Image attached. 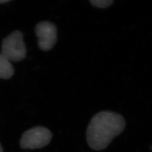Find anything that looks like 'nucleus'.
<instances>
[{"label":"nucleus","mask_w":152,"mask_h":152,"mask_svg":"<svg viewBox=\"0 0 152 152\" xmlns=\"http://www.w3.org/2000/svg\"><path fill=\"white\" fill-rule=\"evenodd\" d=\"M0 152H4V151H3V148H2V146H1V144H0Z\"/></svg>","instance_id":"6e6552de"},{"label":"nucleus","mask_w":152,"mask_h":152,"mask_svg":"<svg viewBox=\"0 0 152 152\" xmlns=\"http://www.w3.org/2000/svg\"><path fill=\"white\" fill-rule=\"evenodd\" d=\"M8 2H10V0H0V4H4Z\"/></svg>","instance_id":"0eeeda50"},{"label":"nucleus","mask_w":152,"mask_h":152,"mask_svg":"<svg viewBox=\"0 0 152 152\" xmlns=\"http://www.w3.org/2000/svg\"><path fill=\"white\" fill-rule=\"evenodd\" d=\"M51 138L52 133L48 129L42 126H36L23 134L20 145L23 149L42 148L49 144Z\"/></svg>","instance_id":"7ed1b4c3"},{"label":"nucleus","mask_w":152,"mask_h":152,"mask_svg":"<svg viewBox=\"0 0 152 152\" xmlns=\"http://www.w3.org/2000/svg\"><path fill=\"white\" fill-rule=\"evenodd\" d=\"M14 74V68L11 62L0 54V78L8 80Z\"/></svg>","instance_id":"39448f33"},{"label":"nucleus","mask_w":152,"mask_h":152,"mask_svg":"<svg viewBox=\"0 0 152 152\" xmlns=\"http://www.w3.org/2000/svg\"><path fill=\"white\" fill-rule=\"evenodd\" d=\"M35 33L40 49L49 51L54 47L57 40V28L54 24L46 21L40 22L35 27Z\"/></svg>","instance_id":"20e7f679"},{"label":"nucleus","mask_w":152,"mask_h":152,"mask_svg":"<svg viewBox=\"0 0 152 152\" xmlns=\"http://www.w3.org/2000/svg\"><path fill=\"white\" fill-rule=\"evenodd\" d=\"M26 46L20 31H15L3 39L1 54L10 62L22 61L26 58Z\"/></svg>","instance_id":"f03ea898"},{"label":"nucleus","mask_w":152,"mask_h":152,"mask_svg":"<svg viewBox=\"0 0 152 152\" xmlns=\"http://www.w3.org/2000/svg\"><path fill=\"white\" fill-rule=\"evenodd\" d=\"M125 125V119L121 114L111 111L99 112L92 117L87 127L88 145L96 151L105 149L123 131Z\"/></svg>","instance_id":"f257e3e1"},{"label":"nucleus","mask_w":152,"mask_h":152,"mask_svg":"<svg viewBox=\"0 0 152 152\" xmlns=\"http://www.w3.org/2000/svg\"><path fill=\"white\" fill-rule=\"evenodd\" d=\"M90 2L94 6L98 8H106L111 5L113 0H90Z\"/></svg>","instance_id":"423d86ee"}]
</instances>
